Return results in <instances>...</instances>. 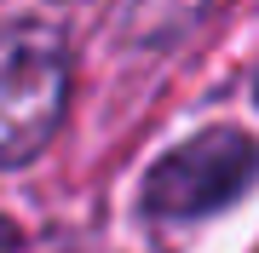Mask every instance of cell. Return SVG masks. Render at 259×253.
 Here are the masks:
<instances>
[{
	"label": "cell",
	"instance_id": "7a4b0ae2",
	"mask_svg": "<svg viewBox=\"0 0 259 253\" xmlns=\"http://www.w3.org/2000/svg\"><path fill=\"white\" fill-rule=\"evenodd\" d=\"M259 178V144L236 127H207L185 138L179 150H167L144 178V213L156 219H207L236 196H248Z\"/></svg>",
	"mask_w": 259,
	"mask_h": 253
},
{
	"label": "cell",
	"instance_id": "6da1fadb",
	"mask_svg": "<svg viewBox=\"0 0 259 253\" xmlns=\"http://www.w3.org/2000/svg\"><path fill=\"white\" fill-rule=\"evenodd\" d=\"M69 104V52L47 23L0 29V167L40 156Z\"/></svg>",
	"mask_w": 259,
	"mask_h": 253
},
{
	"label": "cell",
	"instance_id": "3957f363",
	"mask_svg": "<svg viewBox=\"0 0 259 253\" xmlns=\"http://www.w3.org/2000/svg\"><path fill=\"white\" fill-rule=\"evenodd\" d=\"M207 12V0H139L133 6V35L139 40H167L185 23H196Z\"/></svg>",
	"mask_w": 259,
	"mask_h": 253
}]
</instances>
